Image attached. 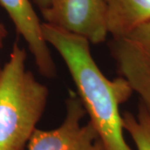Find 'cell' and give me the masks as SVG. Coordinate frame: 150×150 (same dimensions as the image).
<instances>
[{
  "instance_id": "cell-1",
  "label": "cell",
  "mask_w": 150,
  "mask_h": 150,
  "mask_svg": "<svg viewBox=\"0 0 150 150\" xmlns=\"http://www.w3.org/2000/svg\"><path fill=\"white\" fill-rule=\"evenodd\" d=\"M42 32L48 46L64 62L105 150H133L124 139L119 110L134 93L129 83L122 77L110 80L103 74L85 38L46 23H42Z\"/></svg>"
},
{
  "instance_id": "cell-2",
  "label": "cell",
  "mask_w": 150,
  "mask_h": 150,
  "mask_svg": "<svg viewBox=\"0 0 150 150\" xmlns=\"http://www.w3.org/2000/svg\"><path fill=\"white\" fill-rule=\"evenodd\" d=\"M26 63L25 48L14 43L0 68V150H23L46 108L48 88Z\"/></svg>"
},
{
  "instance_id": "cell-3",
  "label": "cell",
  "mask_w": 150,
  "mask_h": 150,
  "mask_svg": "<svg viewBox=\"0 0 150 150\" xmlns=\"http://www.w3.org/2000/svg\"><path fill=\"white\" fill-rule=\"evenodd\" d=\"M65 105L62 123L50 130L35 129L28 150H105L92 123H82L86 111L77 93L70 90Z\"/></svg>"
},
{
  "instance_id": "cell-4",
  "label": "cell",
  "mask_w": 150,
  "mask_h": 150,
  "mask_svg": "<svg viewBox=\"0 0 150 150\" xmlns=\"http://www.w3.org/2000/svg\"><path fill=\"white\" fill-rule=\"evenodd\" d=\"M110 51L120 77L150 115V21L123 37L112 38Z\"/></svg>"
},
{
  "instance_id": "cell-5",
  "label": "cell",
  "mask_w": 150,
  "mask_h": 150,
  "mask_svg": "<svg viewBox=\"0 0 150 150\" xmlns=\"http://www.w3.org/2000/svg\"><path fill=\"white\" fill-rule=\"evenodd\" d=\"M41 13L44 23L93 44L104 42L108 35L104 0H52Z\"/></svg>"
},
{
  "instance_id": "cell-6",
  "label": "cell",
  "mask_w": 150,
  "mask_h": 150,
  "mask_svg": "<svg viewBox=\"0 0 150 150\" xmlns=\"http://www.w3.org/2000/svg\"><path fill=\"white\" fill-rule=\"evenodd\" d=\"M17 33L26 42L41 74L54 78L57 73L50 47L43 38L40 22L30 0H0Z\"/></svg>"
},
{
  "instance_id": "cell-7",
  "label": "cell",
  "mask_w": 150,
  "mask_h": 150,
  "mask_svg": "<svg viewBox=\"0 0 150 150\" xmlns=\"http://www.w3.org/2000/svg\"><path fill=\"white\" fill-rule=\"evenodd\" d=\"M108 34L123 37L150 21V0H104Z\"/></svg>"
},
{
  "instance_id": "cell-8",
  "label": "cell",
  "mask_w": 150,
  "mask_h": 150,
  "mask_svg": "<svg viewBox=\"0 0 150 150\" xmlns=\"http://www.w3.org/2000/svg\"><path fill=\"white\" fill-rule=\"evenodd\" d=\"M123 129L128 132L137 150H150V115L141 104L136 115L129 112L122 114Z\"/></svg>"
},
{
  "instance_id": "cell-9",
  "label": "cell",
  "mask_w": 150,
  "mask_h": 150,
  "mask_svg": "<svg viewBox=\"0 0 150 150\" xmlns=\"http://www.w3.org/2000/svg\"><path fill=\"white\" fill-rule=\"evenodd\" d=\"M6 37H7V30H6L4 25L0 22V53L4 47V43Z\"/></svg>"
},
{
  "instance_id": "cell-10",
  "label": "cell",
  "mask_w": 150,
  "mask_h": 150,
  "mask_svg": "<svg viewBox=\"0 0 150 150\" xmlns=\"http://www.w3.org/2000/svg\"><path fill=\"white\" fill-rule=\"evenodd\" d=\"M34 4L38 6L40 11L46 8L51 4L52 0H33Z\"/></svg>"
}]
</instances>
